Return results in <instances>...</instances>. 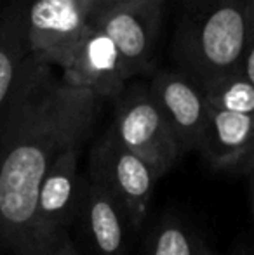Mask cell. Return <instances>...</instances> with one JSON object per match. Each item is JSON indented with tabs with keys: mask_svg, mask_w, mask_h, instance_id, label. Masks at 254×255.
<instances>
[{
	"mask_svg": "<svg viewBox=\"0 0 254 255\" xmlns=\"http://www.w3.org/2000/svg\"><path fill=\"white\" fill-rule=\"evenodd\" d=\"M251 0H180L173 57L200 89L241 70Z\"/></svg>",
	"mask_w": 254,
	"mask_h": 255,
	"instance_id": "cell-2",
	"label": "cell"
},
{
	"mask_svg": "<svg viewBox=\"0 0 254 255\" xmlns=\"http://www.w3.org/2000/svg\"><path fill=\"white\" fill-rule=\"evenodd\" d=\"M124 2H127V0H84L85 7H87V12H89V21L94 16H98V14L105 12V10L112 9V7L120 5V3H124Z\"/></svg>",
	"mask_w": 254,
	"mask_h": 255,
	"instance_id": "cell-16",
	"label": "cell"
},
{
	"mask_svg": "<svg viewBox=\"0 0 254 255\" xmlns=\"http://www.w3.org/2000/svg\"><path fill=\"white\" fill-rule=\"evenodd\" d=\"M103 99L68 87L54 68L28 56L0 120V247L31 255V229L42 181L56 158L82 148Z\"/></svg>",
	"mask_w": 254,
	"mask_h": 255,
	"instance_id": "cell-1",
	"label": "cell"
},
{
	"mask_svg": "<svg viewBox=\"0 0 254 255\" xmlns=\"http://www.w3.org/2000/svg\"><path fill=\"white\" fill-rule=\"evenodd\" d=\"M200 91L213 110L254 115V84L241 70L216 78Z\"/></svg>",
	"mask_w": 254,
	"mask_h": 255,
	"instance_id": "cell-13",
	"label": "cell"
},
{
	"mask_svg": "<svg viewBox=\"0 0 254 255\" xmlns=\"http://www.w3.org/2000/svg\"><path fill=\"white\" fill-rule=\"evenodd\" d=\"M199 255H216L213 252V250L209 249V247L206 245L204 242H200V249H199Z\"/></svg>",
	"mask_w": 254,
	"mask_h": 255,
	"instance_id": "cell-19",
	"label": "cell"
},
{
	"mask_svg": "<svg viewBox=\"0 0 254 255\" xmlns=\"http://www.w3.org/2000/svg\"><path fill=\"white\" fill-rule=\"evenodd\" d=\"M77 215L92 255L127 254V219L115 200L92 181L80 186Z\"/></svg>",
	"mask_w": 254,
	"mask_h": 255,
	"instance_id": "cell-11",
	"label": "cell"
},
{
	"mask_svg": "<svg viewBox=\"0 0 254 255\" xmlns=\"http://www.w3.org/2000/svg\"><path fill=\"white\" fill-rule=\"evenodd\" d=\"M160 175L138 154L124 148L106 130L94 142L89 158V181L105 189L122 208L129 228L139 229L150 212Z\"/></svg>",
	"mask_w": 254,
	"mask_h": 255,
	"instance_id": "cell-3",
	"label": "cell"
},
{
	"mask_svg": "<svg viewBox=\"0 0 254 255\" xmlns=\"http://www.w3.org/2000/svg\"><path fill=\"white\" fill-rule=\"evenodd\" d=\"M249 175H251V186H249V189H251V207H253V221H254V170ZM251 254L254 255V249Z\"/></svg>",
	"mask_w": 254,
	"mask_h": 255,
	"instance_id": "cell-18",
	"label": "cell"
},
{
	"mask_svg": "<svg viewBox=\"0 0 254 255\" xmlns=\"http://www.w3.org/2000/svg\"><path fill=\"white\" fill-rule=\"evenodd\" d=\"M166 0H127L91 19L117 45L131 77L152 70Z\"/></svg>",
	"mask_w": 254,
	"mask_h": 255,
	"instance_id": "cell-7",
	"label": "cell"
},
{
	"mask_svg": "<svg viewBox=\"0 0 254 255\" xmlns=\"http://www.w3.org/2000/svg\"><path fill=\"white\" fill-rule=\"evenodd\" d=\"M91 30L84 0H31L26 5L30 54L64 70L75 49Z\"/></svg>",
	"mask_w": 254,
	"mask_h": 255,
	"instance_id": "cell-6",
	"label": "cell"
},
{
	"mask_svg": "<svg viewBox=\"0 0 254 255\" xmlns=\"http://www.w3.org/2000/svg\"><path fill=\"white\" fill-rule=\"evenodd\" d=\"M241 71L254 84V0L249 2L248 30H246L244 51L241 59Z\"/></svg>",
	"mask_w": 254,
	"mask_h": 255,
	"instance_id": "cell-15",
	"label": "cell"
},
{
	"mask_svg": "<svg viewBox=\"0 0 254 255\" xmlns=\"http://www.w3.org/2000/svg\"><path fill=\"white\" fill-rule=\"evenodd\" d=\"M202 240L174 215H164L152 229L145 255H199Z\"/></svg>",
	"mask_w": 254,
	"mask_h": 255,
	"instance_id": "cell-14",
	"label": "cell"
},
{
	"mask_svg": "<svg viewBox=\"0 0 254 255\" xmlns=\"http://www.w3.org/2000/svg\"><path fill=\"white\" fill-rule=\"evenodd\" d=\"M235 255H253V254H249L248 250H242V252H239V254H235Z\"/></svg>",
	"mask_w": 254,
	"mask_h": 255,
	"instance_id": "cell-20",
	"label": "cell"
},
{
	"mask_svg": "<svg viewBox=\"0 0 254 255\" xmlns=\"http://www.w3.org/2000/svg\"><path fill=\"white\" fill-rule=\"evenodd\" d=\"M150 96L169 124L181 153L200 151L209 106L200 87L178 70H164L153 77Z\"/></svg>",
	"mask_w": 254,
	"mask_h": 255,
	"instance_id": "cell-9",
	"label": "cell"
},
{
	"mask_svg": "<svg viewBox=\"0 0 254 255\" xmlns=\"http://www.w3.org/2000/svg\"><path fill=\"white\" fill-rule=\"evenodd\" d=\"M78 156L80 148L59 154L42 181L31 229V255H52L68 236V228L77 215L82 186Z\"/></svg>",
	"mask_w": 254,
	"mask_h": 255,
	"instance_id": "cell-5",
	"label": "cell"
},
{
	"mask_svg": "<svg viewBox=\"0 0 254 255\" xmlns=\"http://www.w3.org/2000/svg\"><path fill=\"white\" fill-rule=\"evenodd\" d=\"M52 255H80V252L75 249V243L70 240V236H66V238L59 243V247L54 250Z\"/></svg>",
	"mask_w": 254,
	"mask_h": 255,
	"instance_id": "cell-17",
	"label": "cell"
},
{
	"mask_svg": "<svg viewBox=\"0 0 254 255\" xmlns=\"http://www.w3.org/2000/svg\"><path fill=\"white\" fill-rule=\"evenodd\" d=\"M108 128L124 148L152 165L160 177L183 156L148 87L132 85L117 98L113 122Z\"/></svg>",
	"mask_w": 254,
	"mask_h": 255,
	"instance_id": "cell-4",
	"label": "cell"
},
{
	"mask_svg": "<svg viewBox=\"0 0 254 255\" xmlns=\"http://www.w3.org/2000/svg\"><path fill=\"white\" fill-rule=\"evenodd\" d=\"M200 154L216 172L251 174L254 170V115L209 108Z\"/></svg>",
	"mask_w": 254,
	"mask_h": 255,
	"instance_id": "cell-10",
	"label": "cell"
},
{
	"mask_svg": "<svg viewBox=\"0 0 254 255\" xmlns=\"http://www.w3.org/2000/svg\"><path fill=\"white\" fill-rule=\"evenodd\" d=\"M59 77L68 87L92 92L103 101L119 98L132 78L113 40L92 24Z\"/></svg>",
	"mask_w": 254,
	"mask_h": 255,
	"instance_id": "cell-8",
	"label": "cell"
},
{
	"mask_svg": "<svg viewBox=\"0 0 254 255\" xmlns=\"http://www.w3.org/2000/svg\"><path fill=\"white\" fill-rule=\"evenodd\" d=\"M28 56L26 5L12 3L0 12V120L12 98Z\"/></svg>",
	"mask_w": 254,
	"mask_h": 255,
	"instance_id": "cell-12",
	"label": "cell"
}]
</instances>
